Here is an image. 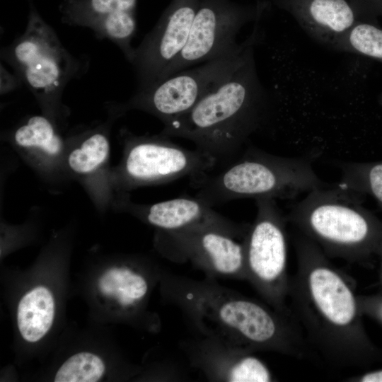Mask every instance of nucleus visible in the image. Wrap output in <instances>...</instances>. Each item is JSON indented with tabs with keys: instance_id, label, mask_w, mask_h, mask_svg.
Masks as SVG:
<instances>
[{
	"instance_id": "f257e3e1",
	"label": "nucleus",
	"mask_w": 382,
	"mask_h": 382,
	"mask_svg": "<svg viewBox=\"0 0 382 382\" xmlns=\"http://www.w3.org/2000/svg\"><path fill=\"white\" fill-rule=\"evenodd\" d=\"M293 243L297 268L289 277V308L310 347L339 368L382 361V349L364 326L354 279L300 231Z\"/></svg>"
},
{
	"instance_id": "f03ea898",
	"label": "nucleus",
	"mask_w": 382,
	"mask_h": 382,
	"mask_svg": "<svg viewBox=\"0 0 382 382\" xmlns=\"http://www.w3.org/2000/svg\"><path fill=\"white\" fill-rule=\"evenodd\" d=\"M163 290L202 336L250 352H274L306 359L311 347L292 315L219 284L165 274Z\"/></svg>"
},
{
	"instance_id": "7ed1b4c3",
	"label": "nucleus",
	"mask_w": 382,
	"mask_h": 382,
	"mask_svg": "<svg viewBox=\"0 0 382 382\" xmlns=\"http://www.w3.org/2000/svg\"><path fill=\"white\" fill-rule=\"evenodd\" d=\"M254 51L190 111L164 125L161 133L192 141L216 163L235 159L271 117L272 100L258 77Z\"/></svg>"
},
{
	"instance_id": "20e7f679",
	"label": "nucleus",
	"mask_w": 382,
	"mask_h": 382,
	"mask_svg": "<svg viewBox=\"0 0 382 382\" xmlns=\"http://www.w3.org/2000/svg\"><path fill=\"white\" fill-rule=\"evenodd\" d=\"M357 192L339 185L314 189L286 215L328 257L369 265L382 254V221Z\"/></svg>"
},
{
	"instance_id": "39448f33",
	"label": "nucleus",
	"mask_w": 382,
	"mask_h": 382,
	"mask_svg": "<svg viewBox=\"0 0 382 382\" xmlns=\"http://www.w3.org/2000/svg\"><path fill=\"white\" fill-rule=\"evenodd\" d=\"M190 182L195 197L212 207L243 198L289 199L329 186L314 171L312 156L283 157L252 147L219 172Z\"/></svg>"
},
{
	"instance_id": "423d86ee",
	"label": "nucleus",
	"mask_w": 382,
	"mask_h": 382,
	"mask_svg": "<svg viewBox=\"0 0 382 382\" xmlns=\"http://www.w3.org/2000/svg\"><path fill=\"white\" fill-rule=\"evenodd\" d=\"M1 57L35 96L43 115L59 127L69 110L62 103L66 84L76 77L80 63L62 45L53 28L30 4L25 32L4 47Z\"/></svg>"
},
{
	"instance_id": "0eeeda50",
	"label": "nucleus",
	"mask_w": 382,
	"mask_h": 382,
	"mask_svg": "<svg viewBox=\"0 0 382 382\" xmlns=\"http://www.w3.org/2000/svg\"><path fill=\"white\" fill-rule=\"evenodd\" d=\"M120 135L122 156L110 170L115 196L183 177L195 179L212 172L217 164L210 155L197 148L185 149L162 133L138 136L122 129Z\"/></svg>"
},
{
	"instance_id": "6e6552de",
	"label": "nucleus",
	"mask_w": 382,
	"mask_h": 382,
	"mask_svg": "<svg viewBox=\"0 0 382 382\" xmlns=\"http://www.w3.org/2000/svg\"><path fill=\"white\" fill-rule=\"evenodd\" d=\"M262 39V31L255 24L238 51L177 72L146 89L137 91L127 101L110 105L122 116L129 110H139L156 117L166 125L190 111L220 84L255 50Z\"/></svg>"
},
{
	"instance_id": "1a4fd4ad",
	"label": "nucleus",
	"mask_w": 382,
	"mask_h": 382,
	"mask_svg": "<svg viewBox=\"0 0 382 382\" xmlns=\"http://www.w3.org/2000/svg\"><path fill=\"white\" fill-rule=\"evenodd\" d=\"M257 214L243 240L246 280L264 301L279 312L292 315L286 303L288 234L286 215L276 199H255Z\"/></svg>"
},
{
	"instance_id": "9d476101",
	"label": "nucleus",
	"mask_w": 382,
	"mask_h": 382,
	"mask_svg": "<svg viewBox=\"0 0 382 382\" xmlns=\"http://www.w3.org/2000/svg\"><path fill=\"white\" fill-rule=\"evenodd\" d=\"M270 6L264 0L248 4L233 0H200L185 46L158 81L238 51L243 45V42L236 41L240 30L247 23L260 22Z\"/></svg>"
},
{
	"instance_id": "9b49d317",
	"label": "nucleus",
	"mask_w": 382,
	"mask_h": 382,
	"mask_svg": "<svg viewBox=\"0 0 382 382\" xmlns=\"http://www.w3.org/2000/svg\"><path fill=\"white\" fill-rule=\"evenodd\" d=\"M159 233V248L173 262H189L208 277L246 280L243 241L211 227Z\"/></svg>"
},
{
	"instance_id": "f8f14e48",
	"label": "nucleus",
	"mask_w": 382,
	"mask_h": 382,
	"mask_svg": "<svg viewBox=\"0 0 382 382\" xmlns=\"http://www.w3.org/2000/svg\"><path fill=\"white\" fill-rule=\"evenodd\" d=\"M200 0H172L154 28L134 48L130 64L137 91L156 83L185 46Z\"/></svg>"
},
{
	"instance_id": "ddd939ff",
	"label": "nucleus",
	"mask_w": 382,
	"mask_h": 382,
	"mask_svg": "<svg viewBox=\"0 0 382 382\" xmlns=\"http://www.w3.org/2000/svg\"><path fill=\"white\" fill-rule=\"evenodd\" d=\"M117 118L110 112L105 122L67 139V173L83 186L96 209L101 211L112 207L115 198L110 181V130Z\"/></svg>"
},
{
	"instance_id": "4468645a",
	"label": "nucleus",
	"mask_w": 382,
	"mask_h": 382,
	"mask_svg": "<svg viewBox=\"0 0 382 382\" xmlns=\"http://www.w3.org/2000/svg\"><path fill=\"white\" fill-rule=\"evenodd\" d=\"M112 208L129 212L158 231H173L193 227H211L243 240L249 224L232 221L197 197H180L151 204L132 202L128 194L117 195Z\"/></svg>"
},
{
	"instance_id": "2eb2a0df",
	"label": "nucleus",
	"mask_w": 382,
	"mask_h": 382,
	"mask_svg": "<svg viewBox=\"0 0 382 382\" xmlns=\"http://www.w3.org/2000/svg\"><path fill=\"white\" fill-rule=\"evenodd\" d=\"M180 347L191 365L212 381L269 382L273 375L252 352L202 336L182 341Z\"/></svg>"
},
{
	"instance_id": "dca6fc26",
	"label": "nucleus",
	"mask_w": 382,
	"mask_h": 382,
	"mask_svg": "<svg viewBox=\"0 0 382 382\" xmlns=\"http://www.w3.org/2000/svg\"><path fill=\"white\" fill-rule=\"evenodd\" d=\"M9 139L42 180L54 184L70 179L65 166L67 139L46 115L29 117L11 132Z\"/></svg>"
},
{
	"instance_id": "f3484780",
	"label": "nucleus",
	"mask_w": 382,
	"mask_h": 382,
	"mask_svg": "<svg viewBox=\"0 0 382 382\" xmlns=\"http://www.w3.org/2000/svg\"><path fill=\"white\" fill-rule=\"evenodd\" d=\"M289 13L314 41L330 48L355 23L363 21L349 0H269Z\"/></svg>"
},
{
	"instance_id": "a211bd4d",
	"label": "nucleus",
	"mask_w": 382,
	"mask_h": 382,
	"mask_svg": "<svg viewBox=\"0 0 382 382\" xmlns=\"http://www.w3.org/2000/svg\"><path fill=\"white\" fill-rule=\"evenodd\" d=\"M54 316V300L51 291L38 286L20 300L17 323L23 338L29 342L41 340L51 328Z\"/></svg>"
},
{
	"instance_id": "6ab92c4d",
	"label": "nucleus",
	"mask_w": 382,
	"mask_h": 382,
	"mask_svg": "<svg viewBox=\"0 0 382 382\" xmlns=\"http://www.w3.org/2000/svg\"><path fill=\"white\" fill-rule=\"evenodd\" d=\"M330 48L382 62V28L378 23L359 21L339 37Z\"/></svg>"
},
{
	"instance_id": "aec40b11",
	"label": "nucleus",
	"mask_w": 382,
	"mask_h": 382,
	"mask_svg": "<svg viewBox=\"0 0 382 382\" xmlns=\"http://www.w3.org/2000/svg\"><path fill=\"white\" fill-rule=\"evenodd\" d=\"M135 13L116 9L91 28L98 38L108 39L116 44L129 63L134 52L131 42L137 28Z\"/></svg>"
},
{
	"instance_id": "412c9836",
	"label": "nucleus",
	"mask_w": 382,
	"mask_h": 382,
	"mask_svg": "<svg viewBox=\"0 0 382 382\" xmlns=\"http://www.w3.org/2000/svg\"><path fill=\"white\" fill-rule=\"evenodd\" d=\"M62 21L91 28L117 8V0H64L60 7Z\"/></svg>"
},
{
	"instance_id": "4be33fe9",
	"label": "nucleus",
	"mask_w": 382,
	"mask_h": 382,
	"mask_svg": "<svg viewBox=\"0 0 382 382\" xmlns=\"http://www.w3.org/2000/svg\"><path fill=\"white\" fill-rule=\"evenodd\" d=\"M105 371V364L99 356L82 352L72 355L64 362L57 371L54 381L96 382L103 377Z\"/></svg>"
},
{
	"instance_id": "5701e85b",
	"label": "nucleus",
	"mask_w": 382,
	"mask_h": 382,
	"mask_svg": "<svg viewBox=\"0 0 382 382\" xmlns=\"http://www.w3.org/2000/svg\"><path fill=\"white\" fill-rule=\"evenodd\" d=\"M363 21L378 23L382 17V0H349Z\"/></svg>"
},
{
	"instance_id": "b1692460",
	"label": "nucleus",
	"mask_w": 382,
	"mask_h": 382,
	"mask_svg": "<svg viewBox=\"0 0 382 382\" xmlns=\"http://www.w3.org/2000/svg\"><path fill=\"white\" fill-rule=\"evenodd\" d=\"M360 311L382 323V292L372 295H358Z\"/></svg>"
},
{
	"instance_id": "393cba45",
	"label": "nucleus",
	"mask_w": 382,
	"mask_h": 382,
	"mask_svg": "<svg viewBox=\"0 0 382 382\" xmlns=\"http://www.w3.org/2000/svg\"><path fill=\"white\" fill-rule=\"evenodd\" d=\"M21 81L18 76L11 75L4 68L1 67V93L4 94L18 87Z\"/></svg>"
},
{
	"instance_id": "a878e982",
	"label": "nucleus",
	"mask_w": 382,
	"mask_h": 382,
	"mask_svg": "<svg viewBox=\"0 0 382 382\" xmlns=\"http://www.w3.org/2000/svg\"><path fill=\"white\" fill-rule=\"evenodd\" d=\"M346 381L353 382H382V368L349 377Z\"/></svg>"
},
{
	"instance_id": "bb28decb",
	"label": "nucleus",
	"mask_w": 382,
	"mask_h": 382,
	"mask_svg": "<svg viewBox=\"0 0 382 382\" xmlns=\"http://www.w3.org/2000/svg\"><path fill=\"white\" fill-rule=\"evenodd\" d=\"M378 258H379L378 284L381 289L380 292H382V254L378 257Z\"/></svg>"
},
{
	"instance_id": "cd10ccee",
	"label": "nucleus",
	"mask_w": 382,
	"mask_h": 382,
	"mask_svg": "<svg viewBox=\"0 0 382 382\" xmlns=\"http://www.w3.org/2000/svg\"><path fill=\"white\" fill-rule=\"evenodd\" d=\"M379 102H380V103L382 105V94H381V96H380Z\"/></svg>"
},
{
	"instance_id": "c85d7f7f",
	"label": "nucleus",
	"mask_w": 382,
	"mask_h": 382,
	"mask_svg": "<svg viewBox=\"0 0 382 382\" xmlns=\"http://www.w3.org/2000/svg\"><path fill=\"white\" fill-rule=\"evenodd\" d=\"M256 1H261V0H256ZM265 1H269V0H265ZM269 2H270V1H269Z\"/></svg>"
}]
</instances>
